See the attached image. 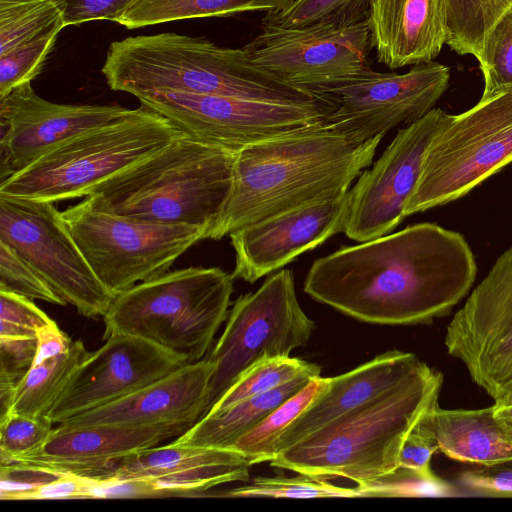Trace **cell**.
<instances>
[{
	"label": "cell",
	"mask_w": 512,
	"mask_h": 512,
	"mask_svg": "<svg viewBox=\"0 0 512 512\" xmlns=\"http://www.w3.org/2000/svg\"><path fill=\"white\" fill-rule=\"evenodd\" d=\"M476 274L464 236L424 222L316 259L304 291L362 322L427 324L452 311Z\"/></svg>",
	"instance_id": "1"
},
{
	"label": "cell",
	"mask_w": 512,
	"mask_h": 512,
	"mask_svg": "<svg viewBox=\"0 0 512 512\" xmlns=\"http://www.w3.org/2000/svg\"><path fill=\"white\" fill-rule=\"evenodd\" d=\"M382 138L357 142L320 122L238 150L232 191L209 239L343 197L371 164Z\"/></svg>",
	"instance_id": "2"
},
{
	"label": "cell",
	"mask_w": 512,
	"mask_h": 512,
	"mask_svg": "<svg viewBox=\"0 0 512 512\" xmlns=\"http://www.w3.org/2000/svg\"><path fill=\"white\" fill-rule=\"evenodd\" d=\"M108 86L134 96L150 91L235 97L335 109L328 95L292 85L256 65L244 48L165 32L110 44L102 67Z\"/></svg>",
	"instance_id": "3"
},
{
	"label": "cell",
	"mask_w": 512,
	"mask_h": 512,
	"mask_svg": "<svg viewBox=\"0 0 512 512\" xmlns=\"http://www.w3.org/2000/svg\"><path fill=\"white\" fill-rule=\"evenodd\" d=\"M236 153L184 133L85 198L94 208L119 216L195 226L209 239L232 191Z\"/></svg>",
	"instance_id": "4"
},
{
	"label": "cell",
	"mask_w": 512,
	"mask_h": 512,
	"mask_svg": "<svg viewBox=\"0 0 512 512\" xmlns=\"http://www.w3.org/2000/svg\"><path fill=\"white\" fill-rule=\"evenodd\" d=\"M442 374L429 365L385 394L279 452L272 467L357 485L391 473L410 431L439 404Z\"/></svg>",
	"instance_id": "5"
},
{
	"label": "cell",
	"mask_w": 512,
	"mask_h": 512,
	"mask_svg": "<svg viewBox=\"0 0 512 512\" xmlns=\"http://www.w3.org/2000/svg\"><path fill=\"white\" fill-rule=\"evenodd\" d=\"M233 280L218 267H188L140 282L112 301L103 339L132 335L199 361L227 319Z\"/></svg>",
	"instance_id": "6"
},
{
	"label": "cell",
	"mask_w": 512,
	"mask_h": 512,
	"mask_svg": "<svg viewBox=\"0 0 512 512\" xmlns=\"http://www.w3.org/2000/svg\"><path fill=\"white\" fill-rule=\"evenodd\" d=\"M184 134L144 106L56 146L0 183V195L58 202L86 197L97 185Z\"/></svg>",
	"instance_id": "7"
},
{
	"label": "cell",
	"mask_w": 512,
	"mask_h": 512,
	"mask_svg": "<svg viewBox=\"0 0 512 512\" xmlns=\"http://www.w3.org/2000/svg\"><path fill=\"white\" fill-rule=\"evenodd\" d=\"M512 162V92L446 114L425 153L405 216L455 201Z\"/></svg>",
	"instance_id": "8"
},
{
	"label": "cell",
	"mask_w": 512,
	"mask_h": 512,
	"mask_svg": "<svg viewBox=\"0 0 512 512\" xmlns=\"http://www.w3.org/2000/svg\"><path fill=\"white\" fill-rule=\"evenodd\" d=\"M94 274L114 296L169 271L206 230L160 224L94 208L86 198L61 212Z\"/></svg>",
	"instance_id": "9"
},
{
	"label": "cell",
	"mask_w": 512,
	"mask_h": 512,
	"mask_svg": "<svg viewBox=\"0 0 512 512\" xmlns=\"http://www.w3.org/2000/svg\"><path fill=\"white\" fill-rule=\"evenodd\" d=\"M315 328L298 302L290 269L279 270L256 291L239 296L206 355L213 372L202 417L250 365L264 357L290 356L308 343Z\"/></svg>",
	"instance_id": "10"
},
{
	"label": "cell",
	"mask_w": 512,
	"mask_h": 512,
	"mask_svg": "<svg viewBox=\"0 0 512 512\" xmlns=\"http://www.w3.org/2000/svg\"><path fill=\"white\" fill-rule=\"evenodd\" d=\"M243 48L259 67L304 90L329 95L371 77L367 21L337 26L315 23L298 28L261 26Z\"/></svg>",
	"instance_id": "11"
},
{
	"label": "cell",
	"mask_w": 512,
	"mask_h": 512,
	"mask_svg": "<svg viewBox=\"0 0 512 512\" xmlns=\"http://www.w3.org/2000/svg\"><path fill=\"white\" fill-rule=\"evenodd\" d=\"M0 242L81 315L103 317L109 309L115 297L92 271L54 202L0 195Z\"/></svg>",
	"instance_id": "12"
},
{
	"label": "cell",
	"mask_w": 512,
	"mask_h": 512,
	"mask_svg": "<svg viewBox=\"0 0 512 512\" xmlns=\"http://www.w3.org/2000/svg\"><path fill=\"white\" fill-rule=\"evenodd\" d=\"M444 343L495 404H512V247L455 313Z\"/></svg>",
	"instance_id": "13"
},
{
	"label": "cell",
	"mask_w": 512,
	"mask_h": 512,
	"mask_svg": "<svg viewBox=\"0 0 512 512\" xmlns=\"http://www.w3.org/2000/svg\"><path fill=\"white\" fill-rule=\"evenodd\" d=\"M135 97L189 136L233 151L324 122L334 111L184 92L150 91Z\"/></svg>",
	"instance_id": "14"
},
{
	"label": "cell",
	"mask_w": 512,
	"mask_h": 512,
	"mask_svg": "<svg viewBox=\"0 0 512 512\" xmlns=\"http://www.w3.org/2000/svg\"><path fill=\"white\" fill-rule=\"evenodd\" d=\"M446 112L433 108L400 129L371 169L348 191L346 236L365 242L389 234L406 217L404 209L418 178L428 146Z\"/></svg>",
	"instance_id": "15"
},
{
	"label": "cell",
	"mask_w": 512,
	"mask_h": 512,
	"mask_svg": "<svg viewBox=\"0 0 512 512\" xmlns=\"http://www.w3.org/2000/svg\"><path fill=\"white\" fill-rule=\"evenodd\" d=\"M450 70L435 62L413 65L404 74L381 73L333 90L337 108L324 124L365 142L430 112L449 85Z\"/></svg>",
	"instance_id": "16"
},
{
	"label": "cell",
	"mask_w": 512,
	"mask_h": 512,
	"mask_svg": "<svg viewBox=\"0 0 512 512\" xmlns=\"http://www.w3.org/2000/svg\"><path fill=\"white\" fill-rule=\"evenodd\" d=\"M189 363L145 339L113 334L77 368L47 417L60 424L123 398Z\"/></svg>",
	"instance_id": "17"
},
{
	"label": "cell",
	"mask_w": 512,
	"mask_h": 512,
	"mask_svg": "<svg viewBox=\"0 0 512 512\" xmlns=\"http://www.w3.org/2000/svg\"><path fill=\"white\" fill-rule=\"evenodd\" d=\"M131 109L119 105L59 104L36 94L31 81L0 98V183L71 137Z\"/></svg>",
	"instance_id": "18"
},
{
	"label": "cell",
	"mask_w": 512,
	"mask_h": 512,
	"mask_svg": "<svg viewBox=\"0 0 512 512\" xmlns=\"http://www.w3.org/2000/svg\"><path fill=\"white\" fill-rule=\"evenodd\" d=\"M348 193L338 199L306 205L233 231L234 279L255 283L297 256L344 231Z\"/></svg>",
	"instance_id": "19"
},
{
	"label": "cell",
	"mask_w": 512,
	"mask_h": 512,
	"mask_svg": "<svg viewBox=\"0 0 512 512\" xmlns=\"http://www.w3.org/2000/svg\"><path fill=\"white\" fill-rule=\"evenodd\" d=\"M191 426L190 423L146 427L59 424L40 449L9 464H25L64 474L93 477L113 461L175 439Z\"/></svg>",
	"instance_id": "20"
},
{
	"label": "cell",
	"mask_w": 512,
	"mask_h": 512,
	"mask_svg": "<svg viewBox=\"0 0 512 512\" xmlns=\"http://www.w3.org/2000/svg\"><path fill=\"white\" fill-rule=\"evenodd\" d=\"M427 366L413 353L389 350L347 373L326 377L323 391L278 438L275 456L330 422L391 392Z\"/></svg>",
	"instance_id": "21"
},
{
	"label": "cell",
	"mask_w": 512,
	"mask_h": 512,
	"mask_svg": "<svg viewBox=\"0 0 512 512\" xmlns=\"http://www.w3.org/2000/svg\"><path fill=\"white\" fill-rule=\"evenodd\" d=\"M212 372L213 363L206 357L187 363L123 398L60 424H108L128 427L173 423L193 425L203 416Z\"/></svg>",
	"instance_id": "22"
},
{
	"label": "cell",
	"mask_w": 512,
	"mask_h": 512,
	"mask_svg": "<svg viewBox=\"0 0 512 512\" xmlns=\"http://www.w3.org/2000/svg\"><path fill=\"white\" fill-rule=\"evenodd\" d=\"M370 45L391 70L433 61L446 44L444 0H370Z\"/></svg>",
	"instance_id": "23"
},
{
	"label": "cell",
	"mask_w": 512,
	"mask_h": 512,
	"mask_svg": "<svg viewBox=\"0 0 512 512\" xmlns=\"http://www.w3.org/2000/svg\"><path fill=\"white\" fill-rule=\"evenodd\" d=\"M423 421L447 457L475 466L512 461V430L495 414L494 404L479 409L429 410Z\"/></svg>",
	"instance_id": "24"
},
{
	"label": "cell",
	"mask_w": 512,
	"mask_h": 512,
	"mask_svg": "<svg viewBox=\"0 0 512 512\" xmlns=\"http://www.w3.org/2000/svg\"><path fill=\"white\" fill-rule=\"evenodd\" d=\"M312 378L315 377L300 375L266 393L242 400L220 412L207 414L172 442L229 449L273 410L302 390Z\"/></svg>",
	"instance_id": "25"
},
{
	"label": "cell",
	"mask_w": 512,
	"mask_h": 512,
	"mask_svg": "<svg viewBox=\"0 0 512 512\" xmlns=\"http://www.w3.org/2000/svg\"><path fill=\"white\" fill-rule=\"evenodd\" d=\"M241 455L233 449L177 445L171 442L119 458L89 478L99 481L149 479L203 464L232 460Z\"/></svg>",
	"instance_id": "26"
},
{
	"label": "cell",
	"mask_w": 512,
	"mask_h": 512,
	"mask_svg": "<svg viewBox=\"0 0 512 512\" xmlns=\"http://www.w3.org/2000/svg\"><path fill=\"white\" fill-rule=\"evenodd\" d=\"M90 355L84 343L75 340L59 355L35 358L15 390L9 413L47 417L74 372Z\"/></svg>",
	"instance_id": "27"
},
{
	"label": "cell",
	"mask_w": 512,
	"mask_h": 512,
	"mask_svg": "<svg viewBox=\"0 0 512 512\" xmlns=\"http://www.w3.org/2000/svg\"><path fill=\"white\" fill-rule=\"evenodd\" d=\"M293 0H135L117 23L136 29L171 21L223 17L247 11H277Z\"/></svg>",
	"instance_id": "28"
},
{
	"label": "cell",
	"mask_w": 512,
	"mask_h": 512,
	"mask_svg": "<svg viewBox=\"0 0 512 512\" xmlns=\"http://www.w3.org/2000/svg\"><path fill=\"white\" fill-rule=\"evenodd\" d=\"M251 465L244 455L162 476L126 481L128 498L187 496L232 482H246Z\"/></svg>",
	"instance_id": "29"
},
{
	"label": "cell",
	"mask_w": 512,
	"mask_h": 512,
	"mask_svg": "<svg viewBox=\"0 0 512 512\" xmlns=\"http://www.w3.org/2000/svg\"><path fill=\"white\" fill-rule=\"evenodd\" d=\"M446 44L459 55L478 59L497 21L512 7V0H444Z\"/></svg>",
	"instance_id": "30"
},
{
	"label": "cell",
	"mask_w": 512,
	"mask_h": 512,
	"mask_svg": "<svg viewBox=\"0 0 512 512\" xmlns=\"http://www.w3.org/2000/svg\"><path fill=\"white\" fill-rule=\"evenodd\" d=\"M64 27L56 0H0V55Z\"/></svg>",
	"instance_id": "31"
},
{
	"label": "cell",
	"mask_w": 512,
	"mask_h": 512,
	"mask_svg": "<svg viewBox=\"0 0 512 512\" xmlns=\"http://www.w3.org/2000/svg\"><path fill=\"white\" fill-rule=\"evenodd\" d=\"M326 386V377H315L298 393L266 416L229 449L240 452L249 464L272 461L275 446L284 430L313 402Z\"/></svg>",
	"instance_id": "32"
},
{
	"label": "cell",
	"mask_w": 512,
	"mask_h": 512,
	"mask_svg": "<svg viewBox=\"0 0 512 512\" xmlns=\"http://www.w3.org/2000/svg\"><path fill=\"white\" fill-rule=\"evenodd\" d=\"M300 375L321 376V368L296 357H264L245 369L207 414L273 390ZM206 414V415H207Z\"/></svg>",
	"instance_id": "33"
},
{
	"label": "cell",
	"mask_w": 512,
	"mask_h": 512,
	"mask_svg": "<svg viewBox=\"0 0 512 512\" xmlns=\"http://www.w3.org/2000/svg\"><path fill=\"white\" fill-rule=\"evenodd\" d=\"M370 0H293L267 12L261 26L298 28L315 23L349 26L367 20Z\"/></svg>",
	"instance_id": "34"
},
{
	"label": "cell",
	"mask_w": 512,
	"mask_h": 512,
	"mask_svg": "<svg viewBox=\"0 0 512 512\" xmlns=\"http://www.w3.org/2000/svg\"><path fill=\"white\" fill-rule=\"evenodd\" d=\"M225 495L242 498H366L358 486L341 487L304 474L296 477H256L249 485L232 489Z\"/></svg>",
	"instance_id": "35"
},
{
	"label": "cell",
	"mask_w": 512,
	"mask_h": 512,
	"mask_svg": "<svg viewBox=\"0 0 512 512\" xmlns=\"http://www.w3.org/2000/svg\"><path fill=\"white\" fill-rule=\"evenodd\" d=\"M477 60L484 77L482 97L512 89V7L486 37Z\"/></svg>",
	"instance_id": "36"
},
{
	"label": "cell",
	"mask_w": 512,
	"mask_h": 512,
	"mask_svg": "<svg viewBox=\"0 0 512 512\" xmlns=\"http://www.w3.org/2000/svg\"><path fill=\"white\" fill-rule=\"evenodd\" d=\"M368 497H450L457 495L455 486L434 472L422 473L398 467L391 473L357 485Z\"/></svg>",
	"instance_id": "37"
},
{
	"label": "cell",
	"mask_w": 512,
	"mask_h": 512,
	"mask_svg": "<svg viewBox=\"0 0 512 512\" xmlns=\"http://www.w3.org/2000/svg\"><path fill=\"white\" fill-rule=\"evenodd\" d=\"M48 417L9 413L0 419V465L24 458L40 449L52 433Z\"/></svg>",
	"instance_id": "38"
},
{
	"label": "cell",
	"mask_w": 512,
	"mask_h": 512,
	"mask_svg": "<svg viewBox=\"0 0 512 512\" xmlns=\"http://www.w3.org/2000/svg\"><path fill=\"white\" fill-rule=\"evenodd\" d=\"M0 290L64 306L67 302L12 248L0 242Z\"/></svg>",
	"instance_id": "39"
},
{
	"label": "cell",
	"mask_w": 512,
	"mask_h": 512,
	"mask_svg": "<svg viewBox=\"0 0 512 512\" xmlns=\"http://www.w3.org/2000/svg\"><path fill=\"white\" fill-rule=\"evenodd\" d=\"M58 34H48L0 55V98L40 73Z\"/></svg>",
	"instance_id": "40"
},
{
	"label": "cell",
	"mask_w": 512,
	"mask_h": 512,
	"mask_svg": "<svg viewBox=\"0 0 512 512\" xmlns=\"http://www.w3.org/2000/svg\"><path fill=\"white\" fill-rule=\"evenodd\" d=\"M37 336L0 337V419L10 410L15 390L36 357Z\"/></svg>",
	"instance_id": "41"
},
{
	"label": "cell",
	"mask_w": 512,
	"mask_h": 512,
	"mask_svg": "<svg viewBox=\"0 0 512 512\" xmlns=\"http://www.w3.org/2000/svg\"><path fill=\"white\" fill-rule=\"evenodd\" d=\"M53 321L31 299L0 290V337H35Z\"/></svg>",
	"instance_id": "42"
},
{
	"label": "cell",
	"mask_w": 512,
	"mask_h": 512,
	"mask_svg": "<svg viewBox=\"0 0 512 512\" xmlns=\"http://www.w3.org/2000/svg\"><path fill=\"white\" fill-rule=\"evenodd\" d=\"M63 474L25 464L0 465V497L2 500H28L39 487Z\"/></svg>",
	"instance_id": "43"
},
{
	"label": "cell",
	"mask_w": 512,
	"mask_h": 512,
	"mask_svg": "<svg viewBox=\"0 0 512 512\" xmlns=\"http://www.w3.org/2000/svg\"><path fill=\"white\" fill-rule=\"evenodd\" d=\"M458 481L475 494L512 497V461L466 470L460 474Z\"/></svg>",
	"instance_id": "44"
},
{
	"label": "cell",
	"mask_w": 512,
	"mask_h": 512,
	"mask_svg": "<svg viewBox=\"0 0 512 512\" xmlns=\"http://www.w3.org/2000/svg\"><path fill=\"white\" fill-rule=\"evenodd\" d=\"M135 0H56L61 7L65 25H78L92 20L117 22Z\"/></svg>",
	"instance_id": "45"
},
{
	"label": "cell",
	"mask_w": 512,
	"mask_h": 512,
	"mask_svg": "<svg viewBox=\"0 0 512 512\" xmlns=\"http://www.w3.org/2000/svg\"><path fill=\"white\" fill-rule=\"evenodd\" d=\"M437 450H439L438 444L422 417L410 431L403 444L399 456V467L422 473H432L431 458Z\"/></svg>",
	"instance_id": "46"
},
{
	"label": "cell",
	"mask_w": 512,
	"mask_h": 512,
	"mask_svg": "<svg viewBox=\"0 0 512 512\" xmlns=\"http://www.w3.org/2000/svg\"><path fill=\"white\" fill-rule=\"evenodd\" d=\"M94 479L63 474L35 490L28 500L44 499H93Z\"/></svg>",
	"instance_id": "47"
},
{
	"label": "cell",
	"mask_w": 512,
	"mask_h": 512,
	"mask_svg": "<svg viewBox=\"0 0 512 512\" xmlns=\"http://www.w3.org/2000/svg\"><path fill=\"white\" fill-rule=\"evenodd\" d=\"M497 417L512 430V404L498 405L494 403Z\"/></svg>",
	"instance_id": "48"
},
{
	"label": "cell",
	"mask_w": 512,
	"mask_h": 512,
	"mask_svg": "<svg viewBox=\"0 0 512 512\" xmlns=\"http://www.w3.org/2000/svg\"><path fill=\"white\" fill-rule=\"evenodd\" d=\"M509 91H511V92H512V89H511V90H509Z\"/></svg>",
	"instance_id": "49"
}]
</instances>
